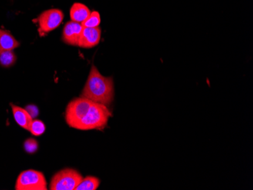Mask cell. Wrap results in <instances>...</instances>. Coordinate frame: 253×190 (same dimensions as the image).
I'll use <instances>...</instances> for the list:
<instances>
[{
    "instance_id": "obj_1",
    "label": "cell",
    "mask_w": 253,
    "mask_h": 190,
    "mask_svg": "<svg viewBox=\"0 0 253 190\" xmlns=\"http://www.w3.org/2000/svg\"><path fill=\"white\" fill-rule=\"evenodd\" d=\"M81 96L93 103L110 106L115 98L113 78L103 76L94 65H92Z\"/></svg>"
},
{
    "instance_id": "obj_2",
    "label": "cell",
    "mask_w": 253,
    "mask_h": 190,
    "mask_svg": "<svg viewBox=\"0 0 253 190\" xmlns=\"http://www.w3.org/2000/svg\"><path fill=\"white\" fill-rule=\"evenodd\" d=\"M112 115L108 106L93 103L87 114L80 122L76 129L80 130H102L107 125Z\"/></svg>"
},
{
    "instance_id": "obj_3",
    "label": "cell",
    "mask_w": 253,
    "mask_h": 190,
    "mask_svg": "<svg viewBox=\"0 0 253 190\" xmlns=\"http://www.w3.org/2000/svg\"><path fill=\"white\" fill-rule=\"evenodd\" d=\"M93 102L84 97L77 98L69 103L65 111V120L72 128L76 129L82 119L87 114Z\"/></svg>"
},
{
    "instance_id": "obj_4",
    "label": "cell",
    "mask_w": 253,
    "mask_h": 190,
    "mask_svg": "<svg viewBox=\"0 0 253 190\" xmlns=\"http://www.w3.org/2000/svg\"><path fill=\"white\" fill-rule=\"evenodd\" d=\"M83 177L76 170L65 168L52 177L49 185L51 190H75Z\"/></svg>"
},
{
    "instance_id": "obj_5",
    "label": "cell",
    "mask_w": 253,
    "mask_h": 190,
    "mask_svg": "<svg viewBox=\"0 0 253 190\" xmlns=\"http://www.w3.org/2000/svg\"><path fill=\"white\" fill-rule=\"evenodd\" d=\"M16 190H46L47 183L43 174L35 170L23 171L17 178Z\"/></svg>"
},
{
    "instance_id": "obj_6",
    "label": "cell",
    "mask_w": 253,
    "mask_h": 190,
    "mask_svg": "<svg viewBox=\"0 0 253 190\" xmlns=\"http://www.w3.org/2000/svg\"><path fill=\"white\" fill-rule=\"evenodd\" d=\"M64 14L60 9L52 8L44 11L37 19L40 33H49L56 29L62 24Z\"/></svg>"
},
{
    "instance_id": "obj_7",
    "label": "cell",
    "mask_w": 253,
    "mask_h": 190,
    "mask_svg": "<svg viewBox=\"0 0 253 190\" xmlns=\"http://www.w3.org/2000/svg\"><path fill=\"white\" fill-rule=\"evenodd\" d=\"M102 30L97 28H86L83 26L78 46L84 49H92L100 42Z\"/></svg>"
},
{
    "instance_id": "obj_8",
    "label": "cell",
    "mask_w": 253,
    "mask_h": 190,
    "mask_svg": "<svg viewBox=\"0 0 253 190\" xmlns=\"http://www.w3.org/2000/svg\"><path fill=\"white\" fill-rule=\"evenodd\" d=\"M82 30L83 25L82 24L73 21H68L63 28L62 41L70 46H78Z\"/></svg>"
},
{
    "instance_id": "obj_9",
    "label": "cell",
    "mask_w": 253,
    "mask_h": 190,
    "mask_svg": "<svg viewBox=\"0 0 253 190\" xmlns=\"http://www.w3.org/2000/svg\"><path fill=\"white\" fill-rule=\"evenodd\" d=\"M11 107L17 124L25 130H29L31 123L33 122V117L28 113V111L12 103L11 104Z\"/></svg>"
},
{
    "instance_id": "obj_10",
    "label": "cell",
    "mask_w": 253,
    "mask_h": 190,
    "mask_svg": "<svg viewBox=\"0 0 253 190\" xmlns=\"http://www.w3.org/2000/svg\"><path fill=\"white\" fill-rule=\"evenodd\" d=\"M91 11L84 4L75 2L70 10V17L72 21L82 24L90 15Z\"/></svg>"
},
{
    "instance_id": "obj_11",
    "label": "cell",
    "mask_w": 253,
    "mask_h": 190,
    "mask_svg": "<svg viewBox=\"0 0 253 190\" xmlns=\"http://www.w3.org/2000/svg\"><path fill=\"white\" fill-rule=\"evenodd\" d=\"M19 46L20 42L9 31L0 29V52L14 50Z\"/></svg>"
},
{
    "instance_id": "obj_12",
    "label": "cell",
    "mask_w": 253,
    "mask_h": 190,
    "mask_svg": "<svg viewBox=\"0 0 253 190\" xmlns=\"http://www.w3.org/2000/svg\"><path fill=\"white\" fill-rule=\"evenodd\" d=\"M100 181L97 177H89L82 179L75 190H96L99 187Z\"/></svg>"
},
{
    "instance_id": "obj_13",
    "label": "cell",
    "mask_w": 253,
    "mask_h": 190,
    "mask_svg": "<svg viewBox=\"0 0 253 190\" xmlns=\"http://www.w3.org/2000/svg\"><path fill=\"white\" fill-rule=\"evenodd\" d=\"M17 58L13 50L0 52V65L3 68H10L16 62Z\"/></svg>"
},
{
    "instance_id": "obj_14",
    "label": "cell",
    "mask_w": 253,
    "mask_h": 190,
    "mask_svg": "<svg viewBox=\"0 0 253 190\" xmlns=\"http://www.w3.org/2000/svg\"><path fill=\"white\" fill-rule=\"evenodd\" d=\"M101 23V17L99 12L93 11L91 12L90 15L82 24L84 27L86 28H97Z\"/></svg>"
},
{
    "instance_id": "obj_15",
    "label": "cell",
    "mask_w": 253,
    "mask_h": 190,
    "mask_svg": "<svg viewBox=\"0 0 253 190\" xmlns=\"http://www.w3.org/2000/svg\"><path fill=\"white\" fill-rule=\"evenodd\" d=\"M45 126L43 122L40 120H33L31 123V127H30L29 131L32 133L33 135L39 136L42 135V133L45 132Z\"/></svg>"
},
{
    "instance_id": "obj_16",
    "label": "cell",
    "mask_w": 253,
    "mask_h": 190,
    "mask_svg": "<svg viewBox=\"0 0 253 190\" xmlns=\"http://www.w3.org/2000/svg\"><path fill=\"white\" fill-rule=\"evenodd\" d=\"M24 147H25V150L27 152L32 154V153L35 152L38 150V143L34 139H28L25 141Z\"/></svg>"
},
{
    "instance_id": "obj_17",
    "label": "cell",
    "mask_w": 253,
    "mask_h": 190,
    "mask_svg": "<svg viewBox=\"0 0 253 190\" xmlns=\"http://www.w3.org/2000/svg\"><path fill=\"white\" fill-rule=\"evenodd\" d=\"M25 109L28 111V113L31 114V117H37V116L38 115V109L36 106H28Z\"/></svg>"
}]
</instances>
